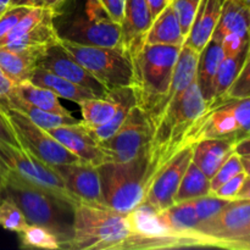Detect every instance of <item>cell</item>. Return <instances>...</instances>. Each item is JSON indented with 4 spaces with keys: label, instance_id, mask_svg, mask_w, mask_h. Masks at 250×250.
I'll return each mask as SVG.
<instances>
[{
    "label": "cell",
    "instance_id": "1",
    "mask_svg": "<svg viewBox=\"0 0 250 250\" xmlns=\"http://www.w3.org/2000/svg\"><path fill=\"white\" fill-rule=\"evenodd\" d=\"M208 109L197 81L187 88L151 127V141L148 149V187L154 175L183 148L190 127Z\"/></svg>",
    "mask_w": 250,
    "mask_h": 250
},
{
    "label": "cell",
    "instance_id": "12",
    "mask_svg": "<svg viewBox=\"0 0 250 250\" xmlns=\"http://www.w3.org/2000/svg\"><path fill=\"white\" fill-rule=\"evenodd\" d=\"M151 141V126L138 106L132 107L119 131L107 141L99 143L105 163H127L148 153Z\"/></svg>",
    "mask_w": 250,
    "mask_h": 250
},
{
    "label": "cell",
    "instance_id": "25",
    "mask_svg": "<svg viewBox=\"0 0 250 250\" xmlns=\"http://www.w3.org/2000/svg\"><path fill=\"white\" fill-rule=\"evenodd\" d=\"M127 87L110 90L105 98H90L78 103L84 126L97 127L111 120L119 109Z\"/></svg>",
    "mask_w": 250,
    "mask_h": 250
},
{
    "label": "cell",
    "instance_id": "9",
    "mask_svg": "<svg viewBox=\"0 0 250 250\" xmlns=\"http://www.w3.org/2000/svg\"><path fill=\"white\" fill-rule=\"evenodd\" d=\"M131 236L124 250H154L198 247L193 238L180 236L164 225L159 210L143 200L136 209L127 214Z\"/></svg>",
    "mask_w": 250,
    "mask_h": 250
},
{
    "label": "cell",
    "instance_id": "37",
    "mask_svg": "<svg viewBox=\"0 0 250 250\" xmlns=\"http://www.w3.org/2000/svg\"><path fill=\"white\" fill-rule=\"evenodd\" d=\"M202 0H172L171 5L175 9L176 15L180 21L181 29L183 36L187 37L189 33L190 26L193 23L195 15H197Z\"/></svg>",
    "mask_w": 250,
    "mask_h": 250
},
{
    "label": "cell",
    "instance_id": "20",
    "mask_svg": "<svg viewBox=\"0 0 250 250\" xmlns=\"http://www.w3.org/2000/svg\"><path fill=\"white\" fill-rule=\"evenodd\" d=\"M236 143L229 139L204 138L193 144L192 161L209 180L234 151Z\"/></svg>",
    "mask_w": 250,
    "mask_h": 250
},
{
    "label": "cell",
    "instance_id": "53",
    "mask_svg": "<svg viewBox=\"0 0 250 250\" xmlns=\"http://www.w3.org/2000/svg\"><path fill=\"white\" fill-rule=\"evenodd\" d=\"M2 200V194H1V182H0V202Z\"/></svg>",
    "mask_w": 250,
    "mask_h": 250
},
{
    "label": "cell",
    "instance_id": "17",
    "mask_svg": "<svg viewBox=\"0 0 250 250\" xmlns=\"http://www.w3.org/2000/svg\"><path fill=\"white\" fill-rule=\"evenodd\" d=\"M48 132L59 143L62 144L66 149L84 163L92 164L94 166L105 164L104 153L82 122L70 126L56 127L49 129Z\"/></svg>",
    "mask_w": 250,
    "mask_h": 250
},
{
    "label": "cell",
    "instance_id": "26",
    "mask_svg": "<svg viewBox=\"0 0 250 250\" xmlns=\"http://www.w3.org/2000/svg\"><path fill=\"white\" fill-rule=\"evenodd\" d=\"M0 104L6 105V106L12 107V109L17 110V111L22 112L24 116L28 117L37 126L42 127L45 131L56 128V127L77 125L81 122L80 120L75 119L71 114H54V112L45 111V110L41 109V107L34 106L31 103L26 102V100L20 98L19 95L14 94L12 92L9 95H6V97L0 98Z\"/></svg>",
    "mask_w": 250,
    "mask_h": 250
},
{
    "label": "cell",
    "instance_id": "13",
    "mask_svg": "<svg viewBox=\"0 0 250 250\" xmlns=\"http://www.w3.org/2000/svg\"><path fill=\"white\" fill-rule=\"evenodd\" d=\"M193 144L178 150L158 172L154 175L146 194V202L164 210L175 204V195L188 165L192 161Z\"/></svg>",
    "mask_w": 250,
    "mask_h": 250
},
{
    "label": "cell",
    "instance_id": "21",
    "mask_svg": "<svg viewBox=\"0 0 250 250\" xmlns=\"http://www.w3.org/2000/svg\"><path fill=\"white\" fill-rule=\"evenodd\" d=\"M225 58L221 42L210 39L207 45L199 53L197 63L195 81L199 87L202 97L207 102L208 106L214 100V81L222 59Z\"/></svg>",
    "mask_w": 250,
    "mask_h": 250
},
{
    "label": "cell",
    "instance_id": "22",
    "mask_svg": "<svg viewBox=\"0 0 250 250\" xmlns=\"http://www.w3.org/2000/svg\"><path fill=\"white\" fill-rule=\"evenodd\" d=\"M43 54L41 51L14 50L0 46V67L15 84L27 82L31 81Z\"/></svg>",
    "mask_w": 250,
    "mask_h": 250
},
{
    "label": "cell",
    "instance_id": "2",
    "mask_svg": "<svg viewBox=\"0 0 250 250\" xmlns=\"http://www.w3.org/2000/svg\"><path fill=\"white\" fill-rule=\"evenodd\" d=\"M182 46L146 44L138 39L127 46L133 67L136 105L150 116L170 88L173 70Z\"/></svg>",
    "mask_w": 250,
    "mask_h": 250
},
{
    "label": "cell",
    "instance_id": "31",
    "mask_svg": "<svg viewBox=\"0 0 250 250\" xmlns=\"http://www.w3.org/2000/svg\"><path fill=\"white\" fill-rule=\"evenodd\" d=\"M208 194H211L210 180L193 161H190L178 186L175 195V204L189 202Z\"/></svg>",
    "mask_w": 250,
    "mask_h": 250
},
{
    "label": "cell",
    "instance_id": "40",
    "mask_svg": "<svg viewBox=\"0 0 250 250\" xmlns=\"http://www.w3.org/2000/svg\"><path fill=\"white\" fill-rule=\"evenodd\" d=\"M0 141L9 144V146H15V148L21 149V144H20L15 131L12 129L11 125H10L9 120H7L6 115L1 107H0Z\"/></svg>",
    "mask_w": 250,
    "mask_h": 250
},
{
    "label": "cell",
    "instance_id": "49",
    "mask_svg": "<svg viewBox=\"0 0 250 250\" xmlns=\"http://www.w3.org/2000/svg\"><path fill=\"white\" fill-rule=\"evenodd\" d=\"M242 158V163H243L244 171L247 172V175H250V154L249 155H243Z\"/></svg>",
    "mask_w": 250,
    "mask_h": 250
},
{
    "label": "cell",
    "instance_id": "24",
    "mask_svg": "<svg viewBox=\"0 0 250 250\" xmlns=\"http://www.w3.org/2000/svg\"><path fill=\"white\" fill-rule=\"evenodd\" d=\"M153 20L146 0H126L125 17L121 23L122 45L127 48L138 39L144 38Z\"/></svg>",
    "mask_w": 250,
    "mask_h": 250
},
{
    "label": "cell",
    "instance_id": "15",
    "mask_svg": "<svg viewBox=\"0 0 250 250\" xmlns=\"http://www.w3.org/2000/svg\"><path fill=\"white\" fill-rule=\"evenodd\" d=\"M39 67L48 70L65 80L89 90L97 98H105L109 93L104 84L76 61L60 43L50 46L38 60Z\"/></svg>",
    "mask_w": 250,
    "mask_h": 250
},
{
    "label": "cell",
    "instance_id": "11",
    "mask_svg": "<svg viewBox=\"0 0 250 250\" xmlns=\"http://www.w3.org/2000/svg\"><path fill=\"white\" fill-rule=\"evenodd\" d=\"M0 107L4 110L15 131L22 150L28 151L39 160L51 166L82 163L78 156L59 143L48 131L37 126L22 112L2 104H0Z\"/></svg>",
    "mask_w": 250,
    "mask_h": 250
},
{
    "label": "cell",
    "instance_id": "35",
    "mask_svg": "<svg viewBox=\"0 0 250 250\" xmlns=\"http://www.w3.org/2000/svg\"><path fill=\"white\" fill-rule=\"evenodd\" d=\"M189 202L194 207L198 220H199L200 224V222L208 221L212 216L219 214L231 200L216 197L214 194H208L204 195V197L197 198V199L189 200Z\"/></svg>",
    "mask_w": 250,
    "mask_h": 250
},
{
    "label": "cell",
    "instance_id": "41",
    "mask_svg": "<svg viewBox=\"0 0 250 250\" xmlns=\"http://www.w3.org/2000/svg\"><path fill=\"white\" fill-rule=\"evenodd\" d=\"M103 9L107 12L110 17L115 22L121 24L125 17V6H126V0H98Z\"/></svg>",
    "mask_w": 250,
    "mask_h": 250
},
{
    "label": "cell",
    "instance_id": "42",
    "mask_svg": "<svg viewBox=\"0 0 250 250\" xmlns=\"http://www.w3.org/2000/svg\"><path fill=\"white\" fill-rule=\"evenodd\" d=\"M216 248L233 249V250H250V237H236L219 243Z\"/></svg>",
    "mask_w": 250,
    "mask_h": 250
},
{
    "label": "cell",
    "instance_id": "52",
    "mask_svg": "<svg viewBox=\"0 0 250 250\" xmlns=\"http://www.w3.org/2000/svg\"><path fill=\"white\" fill-rule=\"evenodd\" d=\"M10 2H11V0H0V15H2L9 9Z\"/></svg>",
    "mask_w": 250,
    "mask_h": 250
},
{
    "label": "cell",
    "instance_id": "18",
    "mask_svg": "<svg viewBox=\"0 0 250 250\" xmlns=\"http://www.w3.org/2000/svg\"><path fill=\"white\" fill-rule=\"evenodd\" d=\"M250 1L249 0H224L219 22L212 39L249 42Z\"/></svg>",
    "mask_w": 250,
    "mask_h": 250
},
{
    "label": "cell",
    "instance_id": "45",
    "mask_svg": "<svg viewBox=\"0 0 250 250\" xmlns=\"http://www.w3.org/2000/svg\"><path fill=\"white\" fill-rule=\"evenodd\" d=\"M234 151L237 154H239L241 156L243 155H249L250 154V136L247 137V138L242 139L241 142L236 144L234 146Z\"/></svg>",
    "mask_w": 250,
    "mask_h": 250
},
{
    "label": "cell",
    "instance_id": "55",
    "mask_svg": "<svg viewBox=\"0 0 250 250\" xmlns=\"http://www.w3.org/2000/svg\"><path fill=\"white\" fill-rule=\"evenodd\" d=\"M171 1H172V0H167V2H168V4H170V2H171Z\"/></svg>",
    "mask_w": 250,
    "mask_h": 250
},
{
    "label": "cell",
    "instance_id": "47",
    "mask_svg": "<svg viewBox=\"0 0 250 250\" xmlns=\"http://www.w3.org/2000/svg\"><path fill=\"white\" fill-rule=\"evenodd\" d=\"M44 0H11L10 6H43Z\"/></svg>",
    "mask_w": 250,
    "mask_h": 250
},
{
    "label": "cell",
    "instance_id": "39",
    "mask_svg": "<svg viewBox=\"0 0 250 250\" xmlns=\"http://www.w3.org/2000/svg\"><path fill=\"white\" fill-rule=\"evenodd\" d=\"M246 177H247L246 171L238 173L237 176L232 177L231 180H229L227 182H225L222 186H220V187L217 188V189L215 190L212 194L216 195V197L224 198V199L234 200L236 199L237 194L239 193V190H241L242 186H243Z\"/></svg>",
    "mask_w": 250,
    "mask_h": 250
},
{
    "label": "cell",
    "instance_id": "28",
    "mask_svg": "<svg viewBox=\"0 0 250 250\" xmlns=\"http://www.w3.org/2000/svg\"><path fill=\"white\" fill-rule=\"evenodd\" d=\"M31 82L37 85H41V87L48 88L51 92L55 93L59 98L71 100V102H75L77 104L85 99L97 98L85 88L75 84V83L65 80L63 77H60V76L55 75L48 70H44L39 66H37L36 71L33 72Z\"/></svg>",
    "mask_w": 250,
    "mask_h": 250
},
{
    "label": "cell",
    "instance_id": "44",
    "mask_svg": "<svg viewBox=\"0 0 250 250\" xmlns=\"http://www.w3.org/2000/svg\"><path fill=\"white\" fill-rule=\"evenodd\" d=\"M146 2L150 7L151 15H153L154 19L168 5L167 0H146Z\"/></svg>",
    "mask_w": 250,
    "mask_h": 250
},
{
    "label": "cell",
    "instance_id": "34",
    "mask_svg": "<svg viewBox=\"0 0 250 250\" xmlns=\"http://www.w3.org/2000/svg\"><path fill=\"white\" fill-rule=\"evenodd\" d=\"M27 220L20 208L10 199L0 202V226L11 232H21L27 226Z\"/></svg>",
    "mask_w": 250,
    "mask_h": 250
},
{
    "label": "cell",
    "instance_id": "27",
    "mask_svg": "<svg viewBox=\"0 0 250 250\" xmlns=\"http://www.w3.org/2000/svg\"><path fill=\"white\" fill-rule=\"evenodd\" d=\"M159 217L176 234L193 238L198 247H203V239L194 232L199 225V220L192 203H177L167 209L159 210Z\"/></svg>",
    "mask_w": 250,
    "mask_h": 250
},
{
    "label": "cell",
    "instance_id": "19",
    "mask_svg": "<svg viewBox=\"0 0 250 250\" xmlns=\"http://www.w3.org/2000/svg\"><path fill=\"white\" fill-rule=\"evenodd\" d=\"M222 2L224 0H202L183 45L189 46L198 53L204 49L217 26Z\"/></svg>",
    "mask_w": 250,
    "mask_h": 250
},
{
    "label": "cell",
    "instance_id": "48",
    "mask_svg": "<svg viewBox=\"0 0 250 250\" xmlns=\"http://www.w3.org/2000/svg\"><path fill=\"white\" fill-rule=\"evenodd\" d=\"M68 0H44L43 6L44 7H49V9L53 10L54 12L58 11L61 6H62L65 2H67Z\"/></svg>",
    "mask_w": 250,
    "mask_h": 250
},
{
    "label": "cell",
    "instance_id": "46",
    "mask_svg": "<svg viewBox=\"0 0 250 250\" xmlns=\"http://www.w3.org/2000/svg\"><path fill=\"white\" fill-rule=\"evenodd\" d=\"M236 199L238 200H250V175H247L241 190L237 194Z\"/></svg>",
    "mask_w": 250,
    "mask_h": 250
},
{
    "label": "cell",
    "instance_id": "6",
    "mask_svg": "<svg viewBox=\"0 0 250 250\" xmlns=\"http://www.w3.org/2000/svg\"><path fill=\"white\" fill-rule=\"evenodd\" d=\"M148 153L127 163H105L98 166L104 207L129 214L148 190Z\"/></svg>",
    "mask_w": 250,
    "mask_h": 250
},
{
    "label": "cell",
    "instance_id": "14",
    "mask_svg": "<svg viewBox=\"0 0 250 250\" xmlns=\"http://www.w3.org/2000/svg\"><path fill=\"white\" fill-rule=\"evenodd\" d=\"M250 222V200H231L219 214L200 222L195 233L203 239V247H217L222 241L237 236Z\"/></svg>",
    "mask_w": 250,
    "mask_h": 250
},
{
    "label": "cell",
    "instance_id": "7",
    "mask_svg": "<svg viewBox=\"0 0 250 250\" xmlns=\"http://www.w3.org/2000/svg\"><path fill=\"white\" fill-rule=\"evenodd\" d=\"M249 136L250 95L209 105L189 128L183 146L204 138L229 139L237 144Z\"/></svg>",
    "mask_w": 250,
    "mask_h": 250
},
{
    "label": "cell",
    "instance_id": "4",
    "mask_svg": "<svg viewBox=\"0 0 250 250\" xmlns=\"http://www.w3.org/2000/svg\"><path fill=\"white\" fill-rule=\"evenodd\" d=\"M129 236L127 214L78 203L73 208L72 238L62 250H124Z\"/></svg>",
    "mask_w": 250,
    "mask_h": 250
},
{
    "label": "cell",
    "instance_id": "23",
    "mask_svg": "<svg viewBox=\"0 0 250 250\" xmlns=\"http://www.w3.org/2000/svg\"><path fill=\"white\" fill-rule=\"evenodd\" d=\"M143 39L146 44L183 46L186 37L183 36L180 21L171 2L153 20Z\"/></svg>",
    "mask_w": 250,
    "mask_h": 250
},
{
    "label": "cell",
    "instance_id": "36",
    "mask_svg": "<svg viewBox=\"0 0 250 250\" xmlns=\"http://www.w3.org/2000/svg\"><path fill=\"white\" fill-rule=\"evenodd\" d=\"M243 171L244 167L243 163H242L241 155L237 154L236 151H233V153L226 159V161L220 166V168L217 170V172L215 173L214 177L210 180L211 194L220 187V186H222L225 182H227V181L231 180L232 177L237 176L238 173L243 172Z\"/></svg>",
    "mask_w": 250,
    "mask_h": 250
},
{
    "label": "cell",
    "instance_id": "56",
    "mask_svg": "<svg viewBox=\"0 0 250 250\" xmlns=\"http://www.w3.org/2000/svg\"><path fill=\"white\" fill-rule=\"evenodd\" d=\"M249 95H250V94H249Z\"/></svg>",
    "mask_w": 250,
    "mask_h": 250
},
{
    "label": "cell",
    "instance_id": "51",
    "mask_svg": "<svg viewBox=\"0 0 250 250\" xmlns=\"http://www.w3.org/2000/svg\"><path fill=\"white\" fill-rule=\"evenodd\" d=\"M236 237H250V222H249L248 226L244 227V229H242V231L239 232V233L237 234V236L232 237V238H236ZM222 242H224V241H222ZM220 243H221V242H220ZM217 246H219V244H217Z\"/></svg>",
    "mask_w": 250,
    "mask_h": 250
},
{
    "label": "cell",
    "instance_id": "5",
    "mask_svg": "<svg viewBox=\"0 0 250 250\" xmlns=\"http://www.w3.org/2000/svg\"><path fill=\"white\" fill-rule=\"evenodd\" d=\"M54 26L60 39L97 46L122 45L121 24L115 22L98 0H85L81 10L54 12Z\"/></svg>",
    "mask_w": 250,
    "mask_h": 250
},
{
    "label": "cell",
    "instance_id": "16",
    "mask_svg": "<svg viewBox=\"0 0 250 250\" xmlns=\"http://www.w3.org/2000/svg\"><path fill=\"white\" fill-rule=\"evenodd\" d=\"M53 167L62 178L71 194L81 203L104 207L98 166L82 161L65 165H54Z\"/></svg>",
    "mask_w": 250,
    "mask_h": 250
},
{
    "label": "cell",
    "instance_id": "29",
    "mask_svg": "<svg viewBox=\"0 0 250 250\" xmlns=\"http://www.w3.org/2000/svg\"><path fill=\"white\" fill-rule=\"evenodd\" d=\"M249 55V45L242 49L239 53L231 56H225L219 66L214 81V100L211 104L221 102L227 94L231 85L238 77L244 62ZM210 104V105H211Z\"/></svg>",
    "mask_w": 250,
    "mask_h": 250
},
{
    "label": "cell",
    "instance_id": "10",
    "mask_svg": "<svg viewBox=\"0 0 250 250\" xmlns=\"http://www.w3.org/2000/svg\"><path fill=\"white\" fill-rule=\"evenodd\" d=\"M0 159L9 170L32 185L50 193L65 204L75 208L80 200L66 188L62 178L51 165L43 163L34 155L0 141Z\"/></svg>",
    "mask_w": 250,
    "mask_h": 250
},
{
    "label": "cell",
    "instance_id": "38",
    "mask_svg": "<svg viewBox=\"0 0 250 250\" xmlns=\"http://www.w3.org/2000/svg\"><path fill=\"white\" fill-rule=\"evenodd\" d=\"M250 94V53L244 62L242 71L239 72L238 77L234 81L233 84L229 89L227 94L222 100L232 99V98H243ZM221 100V102H222Z\"/></svg>",
    "mask_w": 250,
    "mask_h": 250
},
{
    "label": "cell",
    "instance_id": "8",
    "mask_svg": "<svg viewBox=\"0 0 250 250\" xmlns=\"http://www.w3.org/2000/svg\"><path fill=\"white\" fill-rule=\"evenodd\" d=\"M60 44L109 92L133 84L131 56L125 46L84 45L63 39Z\"/></svg>",
    "mask_w": 250,
    "mask_h": 250
},
{
    "label": "cell",
    "instance_id": "54",
    "mask_svg": "<svg viewBox=\"0 0 250 250\" xmlns=\"http://www.w3.org/2000/svg\"><path fill=\"white\" fill-rule=\"evenodd\" d=\"M249 53H250V29H249Z\"/></svg>",
    "mask_w": 250,
    "mask_h": 250
},
{
    "label": "cell",
    "instance_id": "30",
    "mask_svg": "<svg viewBox=\"0 0 250 250\" xmlns=\"http://www.w3.org/2000/svg\"><path fill=\"white\" fill-rule=\"evenodd\" d=\"M12 93L19 95L20 98H22V99L26 100V102L31 103L34 106L45 110V111L62 115L71 114L67 109H65V107L61 105L59 97L55 93L51 92L48 88L34 84L31 81L15 84Z\"/></svg>",
    "mask_w": 250,
    "mask_h": 250
},
{
    "label": "cell",
    "instance_id": "50",
    "mask_svg": "<svg viewBox=\"0 0 250 250\" xmlns=\"http://www.w3.org/2000/svg\"><path fill=\"white\" fill-rule=\"evenodd\" d=\"M9 168H7V166L5 165L4 163H2V160L0 159V182H1L2 180H4V177L6 176V173L9 172Z\"/></svg>",
    "mask_w": 250,
    "mask_h": 250
},
{
    "label": "cell",
    "instance_id": "33",
    "mask_svg": "<svg viewBox=\"0 0 250 250\" xmlns=\"http://www.w3.org/2000/svg\"><path fill=\"white\" fill-rule=\"evenodd\" d=\"M20 247L24 249H61V243L58 237L39 225L28 224L21 232H19Z\"/></svg>",
    "mask_w": 250,
    "mask_h": 250
},
{
    "label": "cell",
    "instance_id": "43",
    "mask_svg": "<svg viewBox=\"0 0 250 250\" xmlns=\"http://www.w3.org/2000/svg\"><path fill=\"white\" fill-rule=\"evenodd\" d=\"M15 87V83L7 77L4 71L0 67V98H4L12 92Z\"/></svg>",
    "mask_w": 250,
    "mask_h": 250
},
{
    "label": "cell",
    "instance_id": "3",
    "mask_svg": "<svg viewBox=\"0 0 250 250\" xmlns=\"http://www.w3.org/2000/svg\"><path fill=\"white\" fill-rule=\"evenodd\" d=\"M1 194L2 199H10L20 208L27 224L39 225L50 229L60 241L61 249L71 241L72 207L23 180L11 170L1 181Z\"/></svg>",
    "mask_w": 250,
    "mask_h": 250
},
{
    "label": "cell",
    "instance_id": "32",
    "mask_svg": "<svg viewBox=\"0 0 250 250\" xmlns=\"http://www.w3.org/2000/svg\"><path fill=\"white\" fill-rule=\"evenodd\" d=\"M134 106H136V97H134L133 88L127 87L126 90H125L124 98H122L121 100V104H120L119 109H117V111L115 112V115L111 117L110 121L102 125V126L84 127L87 128V131L92 134L93 138L98 142V144L103 143V142L111 138V137L119 131L120 127H121L122 125H124V122L126 121L127 116H128L132 107Z\"/></svg>",
    "mask_w": 250,
    "mask_h": 250
}]
</instances>
